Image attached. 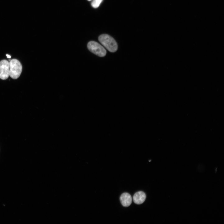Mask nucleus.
<instances>
[{"label":"nucleus","mask_w":224,"mask_h":224,"mask_svg":"<svg viewBox=\"0 0 224 224\" xmlns=\"http://www.w3.org/2000/svg\"><path fill=\"white\" fill-rule=\"evenodd\" d=\"M102 1L103 0H93L91 3V5L94 8H97Z\"/></svg>","instance_id":"nucleus-7"},{"label":"nucleus","mask_w":224,"mask_h":224,"mask_svg":"<svg viewBox=\"0 0 224 224\" xmlns=\"http://www.w3.org/2000/svg\"><path fill=\"white\" fill-rule=\"evenodd\" d=\"M9 76L13 79H16L20 76L22 72V66L18 60L13 59L9 62Z\"/></svg>","instance_id":"nucleus-2"},{"label":"nucleus","mask_w":224,"mask_h":224,"mask_svg":"<svg viewBox=\"0 0 224 224\" xmlns=\"http://www.w3.org/2000/svg\"><path fill=\"white\" fill-rule=\"evenodd\" d=\"M120 200L122 205L125 207L129 206L132 202L131 196L127 193L122 194L120 196Z\"/></svg>","instance_id":"nucleus-5"},{"label":"nucleus","mask_w":224,"mask_h":224,"mask_svg":"<svg viewBox=\"0 0 224 224\" xmlns=\"http://www.w3.org/2000/svg\"><path fill=\"white\" fill-rule=\"evenodd\" d=\"M88 1H91V0H88Z\"/></svg>","instance_id":"nucleus-9"},{"label":"nucleus","mask_w":224,"mask_h":224,"mask_svg":"<svg viewBox=\"0 0 224 224\" xmlns=\"http://www.w3.org/2000/svg\"><path fill=\"white\" fill-rule=\"evenodd\" d=\"M9 62L6 60H1L0 62V78L7 79L9 76Z\"/></svg>","instance_id":"nucleus-4"},{"label":"nucleus","mask_w":224,"mask_h":224,"mask_svg":"<svg viewBox=\"0 0 224 224\" xmlns=\"http://www.w3.org/2000/svg\"><path fill=\"white\" fill-rule=\"evenodd\" d=\"M88 50L92 53L100 57L105 56L106 51L101 45L93 41L89 42L87 45Z\"/></svg>","instance_id":"nucleus-3"},{"label":"nucleus","mask_w":224,"mask_h":224,"mask_svg":"<svg viewBox=\"0 0 224 224\" xmlns=\"http://www.w3.org/2000/svg\"><path fill=\"white\" fill-rule=\"evenodd\" d=\"M146 198V195L143 191H140L136 193L133 197L134 202L137 204H140L143 203Z\"/></svg>","instance_id":"nucleus-6"},{"label":"nucleus","mask_w":224,"mask_h":224,"mask_svg":"<svg viewBox=\"0 0 224 224\" xmlns=\"http://www.w3.org/2000/svg\"><path fill=\"white\" fill-rule=\"evenodd\" d=\"M6 56L7 57V58H10L11 57V56L8 54H6Z\"/></svg>","instance_id":"nucleus-8"},{"label":"nucleus","mask_w":224,"mask_h":224,"mask_svg":"<svg viewBox=\"0 0 224 224\" xmlns=\"http://www.w3.org/2000/svg\"><path fill=\"white\" fill-rule=\"evenodd\" d=\"M99 41L109 51L114 52L118 49V45L114 39L108 35L104 34L98 37Z\"/></svg>","instance_id":"nucleus-1"}]
</instances>
